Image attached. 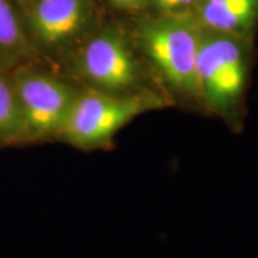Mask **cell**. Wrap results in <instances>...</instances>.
Here are the masks:
<instances>
[{"mask_svg":"<svg viewBox=\"0 0 258 258\" xmlns=\"http://www.w3.org/2000/svg\"><path fill=\"white\" fill-rule=\"evenodd\" d=\"M156 106L146 96L86 90L74 99L59 140L82 151L105 148L138 116Z\"/></svg>","mask_w":258,"mask_h":258,"instance_id":"cell-1","label":"cell"},{"mask_svg":"<svg viewBox=\"0 0 258 258\" xmlns=\"http://www.w3.org/2000/svg\"><path fill=\"white\" fill-rule=\"evenodd\" d=\"M12 80L24 145L59 140L78 92L62 80L38 71H18Z\"/></svg>","mask_w":258,"mask_h":258,"instance_id":"cell-2","label":"cell"},{"mask_svg":"<svg viewBox=\"0 0 258 258\" xmlns=\"http://www.w3.org/2000/svg\"><path fill=\"white\" fill-rule=\"evenodd\" d=\"M202 36L184 22H159L147 27L141 41L158 73L176 91L200 98L198 56Z\"/></svg>","mask_w":258,"mask_h":258,"instance_id":"cell-3","label":"cell"},{"mask_svg":"<svg viewBox=\"0 0 258 258\" xmlns=\"http://www.w3.org/2000/svg\"><path fill=\"white\" fill-rule=\"evenodd\" d=\"M241 48L232 38L202 37L198 56L199 96L212 111L232 118L245 85Z\"/></svg>","mask_w":258,"mask_h":258,"instance_id":"cell-4","label":"cell"},{"mask_svg":"<svg viewBox=\"0 0 258 258\" xmlns=\"http://www.w3.org/2000/svg\"><path fill=\"white\" fill-rule=\"evenodd\" d=\"M79 70L92 90L114 95H131L139 79L138 63L121 37L102 34L84 47Z\"/></svg>","mask_w":258,"mask_h":258,"instance_id":"cell-5","label":"cell"},{"mask_svg":"<svg viewBox=\"0 0 258 258\" xmlns=\"http://www.w3.org/2000/svg\"><path fill=\"white\" fill-rule=\"evenodd\" d=\"M85 15V0H40L32 11L31 24L43 43L54 46L72 37Z\"/></svg>","mask_w":258,"mask_h":258,"instance_id":"cell-6","label":"cell"},{"mask_svg":"<svg viewBox=\"0 0 258 258\" xmlns=\"http://www.w3.org/2000/svg\"><path fill=\"white\" fill-rule=\"evenodd\" d=\"M257 0H230L224 3L203 2L199 8L202 22L221 31H233L249 23Z\"/></svg>","mask_w":258,"mask_h":258,"instance_id":"cell-7","label":"cell"},{"mask_svg":"<svg viewBox=\"0 0 258 258\" xmlns=\"http://www.w3.org/2000/svg\"><path fill=\"white\" fill-rule=\"evenodd\" d=\"M24 145L14 80L0 72V147Z\"/></svg>","mask_w":258,"mask_h":258,"instance_id":"cell-8","label":"cell"},{"mask_svg":"<svg viewBox=\"0 0 258 258\" xmlns=\"http://www.w3.org/2000/svg\"><path fill=\"white\" fill-rule=\"evenodd\" d=\"M25 38L21 25L6 0H0V61L12 62L22 55Z\"/></svg>","mask_w":258,"mask_h":258,"instance_id":"cell-9","label":"cell"},{"mask_svg":"<svg viewBox=\"0 0 258 258\" xmlns=\"http://www.w3.org/2000/svg\"><path fill=\"white\" fill-rule=\"evenodd\" d=\"M194 0H171L167 5L166 11H171V10H178V9H183L185 6H188L191 4Z\"/></svg>","mask_w":258,"mask_h":258,"instance_id":"cell-10","label":"cell"},{"mask_svg":"<svg viewBox=\"0 0 258 258\" xmlns=\"http://www.w3.org/2000/svg\"><path fill=\"white\" fill-rule=\"evenodd\" d=\"M170 2H171V0H156L157 5L159 6L160 9L165 10V11H166V9H167V5H169V3H170Z\"/></svg>","mask_w":258,"mask_h":258,"instance_id":"cell-11","label":"cell"},{"mask_svg":"<svg viewBox=\"0 0 258 258\" xmlns=\"http://www.w3.org/2000/svg\"><path fill=\"white\" fill-rule=\"evenodd\" d=\"M135 2H138V0H114L115 4L117 5H129V4H133Z\"/></svg>","mask_w":258,"mask_h":258,"instance_id":"cell-12","label":"cell"},{"mask_svg":"<svg viewBox=\"0 0 258 258\" xmlns=\"http://www.w3.org/2000/svg\"><path fill=\"white\" fill-rule=\"evenodd\" d=\"M203 2H209V3H224V2H230V0H203Z\"/></svg>","mask_w":258,"mask_h":258,"instance_id":"cell-13","label":"cell"}]
</instances>
